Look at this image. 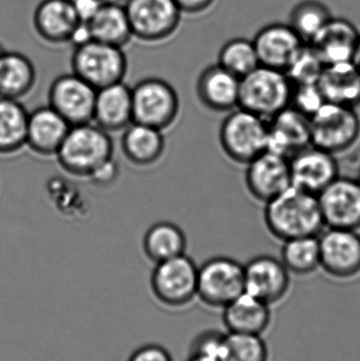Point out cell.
I'll return each instance as SVG.
<instances>
[{"instance_id": "obj_1", "label": "cell", "mask_w": 360, "mask_h": 361, "mask_svg": "<svg viewBox=\"0 0 360 361\" xmlns=\"http://www.w3.org/2000/svg\"><path fill=\"white\" fill-rule=\"evenodd\" d=\"M264 223L280 241L319 235L325 228L318 197L291 186L266 203Z\"/></svg>"}, {"instance_id": "obj_2", "label": "cell", "mask_w": 360, "mask_h": 361, "mask_svg": "<svg viewBox=\"0 0 360 361\" xmlns=\"http://www.w3.org/2000/svg\"><path fill=\"white\" fill-rule=\"evenodd\" d=\"M59 166L73 177L89 176L113 158V142L109 133L94 123L70 127L56 154Z\"/></svg>"}, {"instance_id": "obj_3", "label": "cell", "mask_w": 360, "mask_h": 361, "mask_svg": "<svg viewBox=\"0 0 360 361\" xmlns=\"http://www.w3.org/2000/svg\"><path fill=\"white\" fill-rule=\"evenodd\" d=\"M292 92L285 72L260 65L241 78L239 107L268 121L291 105Z\"/></svg>"}, {"instance_id": "obj_4", "label": "cell", "mask_w": 360, "mask_h": 361, "mask_svg": "<svg viewBox=\"0 0 360 361\" xmlns=\"http://www.w3.org/2000/svg\"><path fill=\"white\" fill-rule=\"evenodd\" d=\"M219 140L224 154L230 160L247 165L268 150V121L237 107L222 122Z\"/></svg>"}, {"instance_id": "obj_5", "label": "cell", "mask_w": 360, "mask_h": 361, "mask_svg": "<svg viewBox=\"0 0 360 361\" xmlns=\"http://www.w3.org/2000/svg\"><path fill=\"white\" fill-rule=\"evenodd\" d=\"M311 140L315 147L337 156L360 139V118L355 108L325 102L310 118Z\"/></svg>"}, {"instance_id": "obj_6", "label": "cell", "mask_w": 360, "mask_h": 361, "mask_svg": "<svg viewBox=\"0 0 360 361\" xmlns=\"http://www.w3.org/2000/svg\"><path fill=\"white\" fill-rule=\"evenodd\" d=\"M71 67L73 73L99 90L124 82L128 71V59L124 48L90 40L74 48Z\"/></svg>"}, {"instance_id": "obj_7", "label": "cell", "mask_w": 360, "mask_h": 361, "mask_svg": "<svg viewBox=\"0 0 360 361\" xmlns=\"http://www.w3.org/2000/svg\"><path fill=\"white\" fill-rule=\"evenodd\" d=\"M198 269L186 254L156 263L150 277L154 298L171 309H181L192 303L198 290Z\"/></svg>"}, {"instance_id": "obj_8", "label": "cell", "mask_w": 360, "mask_h": 361, "mask_svg": "<svg viewBox=\"0 0 360 361\" xmlns=\"http://www.w3.org/2000/svg\"><path fill=\"white\" fill-rule=\"evenodd\" d=\"M131 90L133 123L162 131L175 124L180 114V99L168 82L159 78H144Z\"/></svg>"}, {"instance_id": "obj_9", "label": "cell", "mask_w": 360, "mask_h": 361, "mask_svg": "<svg viewBox=\"0 0 360 361\" xmlns=\"http://www.w3.org/2000/svg\"><path fill=\"white\" fill-rule=\"evenodd\" d=\"M244 292V265L235 259L213 257L199 267L197 297L207 307L224 309Z\"/></svg>"}, {"instance_id": "obj_10", "label": "cell", "mask_w": 360, "mask_h": 361, "mask_svg": "<svg viewBox=\"0 0 360 361\" xmlns=\"http://www.w3.org/2000/svg\"><path fill=\"white\" fill-rule=\"evenodd\" d=\"M124 6L133 37L148 44L170 38L183 15L175 0H127Z\"/></svg>"}, {"instance_id": "obj_11", "label": "cell", "mask_w": 360, "mask_h": 361, "mask_svg": "<svg viewBox=\"0 0 360 361\" xmlns=\"http://www.w3.org/2000/svg\"><path fill=\"white\" fill-rule=\"evenodd\" d=\"M97 89L77 74H63L49 89V106L61 114L70 126L93 122Z\"/></svg>"}, {"instance_id": "obj_12", "label": "cell", "mask_w": 360, "mask_h": 361, "mask_svg": "<svg viewBox=\"0 0 360 361\" xmlns=\"http://www.w3.org/2000/svg\"><path fill=\"white\" fill-rule=\"evenodd\" d=\"M321 269L335 279L348 280L360 274V233L325 227L318 235Z\"/></svg>"}, {"instance_id": "obj_13", "label": "cell", "mask_w": 360, "mask_h": 361, "mask_svg": "<svg viewBox=\"0 0 360 361\" xmlns=\"http://www.w3.org/2000/svg\"><path fill=\"white\" fill-rule=\"evenodd\" d=\"M317 197L325 227L360 231V186L356 179L340 176Z\"/></svg>"}, {"instance_id": "obj_14", "label": "cell", "mask_w": 360, "mask_h": 361, "mask_svg": "<svg viewBox=\"0 0 360 361\" xmlns=\"http://www.w3.org/2000/svg\"><path fill=\"white\" fill-rule=\"evenodd\" d=\"M245 184L252 197L268 203L292 186L290 159L266 150L247 164Z\"/></svg>"}, {"instance_id": "obj_15", "label": "cell", "mask_w": 360, "mask_h": 361, "mask_svg": "<svg viewBox=\"0 0 360 361\" xmlns=\"http://www.w3.org/2000/svg\"><path fill=\"white\" fill-rule=\"evenodd\" d=\"M292 186L318 195L340 177V164L334 154L310 145L290 158Z\"/></svg>"}, {"instance_id": "obj_16", "label": "cell", "mask_w": 360, "mask_h": 361, "mask_svg": "<svg viewBox=\"0 0 360 361\" xmlns=\"http://www.w3.org/2000/svg\"><path fill=\"white\" fill-rule=\"evenodd\" d=\"M290 275L280 259L268 255L254 257L244 265L245 292L268 305H274L289 292Z\"/></svg>"}, {"instance_id": "obj_17", "label": "cell", "mask_w": 360, "mask_h": 361, "mask_svg": "<svg viewBox=\"0 0 360 361\" xmlns=\"http://www.w3.org/2000/svg\"><path fill=\"white\" fill-rule=\"evenodd\" d=\"M260 65L285 72L306 46L289 23H271L253 39Z\"/></svg>"}, {"instance_id": "obj_18", "label": "cell", "mask_w": 360, "mask_h": 361, "mask_svg": "<svg viewBox=\"0 0 360 361\" xmlns=\"http://www.w3.org/2000/svg\"><path fill=\"white\" fill-rule=\"evenodd\" d=\"M268 150L290 159L312 145L310 118L289 106L268 121Z\"/></svg>"}, {"instance_id": "obj_19", "label": "cell", "mask_w": 360, "mask_h": 361, "mask_svg": "<svg viewBox=\"0 0 360 361\" xmlns=\"http://www.w3.org/2000/svg\"><path fill=\"white\" fill-rule=\"evenodd\" d=\"M32 23L40 39L63 44H69L80 19L72 0H42L34 10Z\"/></svg>"}, {"instance_id": "obj_20", "label": "cell", "mask_w": 360, "mask_h": 361, "mask_svg": "<svg viewBox=\"0 0 360 361\" xmlns=\"http://www.w3.org/2000/svg\"><path fill=\"white\" fill-rule=\"evenodd\" d=\"M197 95L207 109L228 112L239 107L240 78L219 63L205 68L197 80Z\"/></svg>"}, {"instance_id": "obj_21", "label": "cell", "mask_w": 360, "mask_h": 361, "mask_svg": "<svg viewBox=\"0 0 360 361\" xmlns=\"http://www.w3.org/2000/svg\"><path fill=\"white\" fill-rule=\"evenodd\" d=\"M70 127L50 106L36 108L29 112L25 146L38 156H56Z\"/></svg>"}, {"instance_id": "obj_22", "label": "cell", "mask_w": 360, "mask_h": 361, "mask_svg": "<svg viewBox=\"0 0 360 361\" xmlns=\"http://www.w3.org/2000/svg\"><path fill=\"white\" fill-rule=\"evenodd\" d=\"M360 33L354 23L346 18L332 17L328 25L310 42L323 65L352 61Z\"/></svg>"}, {"instance_id": "obj_23", "label": "cell", "mask_w": 360, "mask_h": 361, "mask_svg": "<svg viewBox=\"0 0 360 361\" xmlns=\"http://www.w3.org/2000/svg\"><path fill=\"white\" fill-rule=\"evenodd\" d=\"M93 123L109 133L133 123L132 90L128 85L116 82L97 90Z\"/></svg>"}, {"instance_id": "obj_24", "label": "cell", "mask_w": 360, "mask_h": 361, "mask_svg": "<svg viewBox=\"0 0 360 361\" xmlns=\"http://www.w3.org/2000/svg\"><path fill=\"white\" fill-rule=\"evenodd\" d=\"M223 324L228 333L262 335L270 326V305L257 297L242 293L223 309Z\"/></svg>"}, {"instance_id": "obj_25", "label": "cell", "mask_w": 360, "mask_h": 361, "mask_svg": "<svg viewBox=\"0 0 360 361\" xmlns=\"http://www.w3.org/2000/svg\"><path fill=\"white\" fill-rule=\"evenodd\" d=\"M120 147L125 158L139 167L156 164L162 158L166 148L162 130L147 125L131 123L123 130Z\"/></svg>"}, {"instance_id": "obj_26", "label": "cell", "mask_w": 360, "mask_h": 361, "mask_svg": "<svg viewBox=\"0 0 360 361\" xmlns=\"http://www.w3.org/2000/svg\"><path fill=\"white\" fill-rule=\"evenodd\" d=\"M318 86L329 103L355 109L360 105V71L352 61L325 66Z\"/></svg>"}, {"instance_id": "obj_27", "label": "cell", "mask_w": 360, "mask_h": 361, "mask_svg": "<svg viewBox=\"0 0 360 361\" xmlns=\"http://www.w3.org/2000/svg\"><path fill=\"white\" fill-rule=\"evenodd\" d=\"M87 23L92 39L97 42L124 48L133 38L126 8L114 0H104Z\"/></svg>"}, {"instance_id": "obj_28", "label": "cell", "mask_w": 360, "mask_h": 361, "mask_svg": "<svg viewBox=\"0 0 360 361\" xmlns=\"http://www.w3.org/2000/svg\"><path fill=\"white\" fill-rule=\"evenodd\" d=\"M35 82V66L29 57L16 51H6L0 56V97L19 101Z\"/></svg>"}, {"instance_id": "obj_29", "label": "cell", "mask_w": 360, "mask_h": 361, "mask_svg": "<svg viewBox=\"0 0 360 361\" xmlns=\"http://www.w3.org/2000/svg\"><path fill=\"white\" fill-rule=\"evenodd\" d=\"M186 247L187 238L183 229L168 221L156 223L144 235V252L154 264L185 254Z\"/></svg>"}, {"instance_id": "obj_30", "label": "cell", "mask_w": 360, "mask_h": 361, "mask_svg": "<svg viewBox=\"0 0 360 361\" xmlns=\"http://www.w3.org/2000/svg\"><path fill=\"white\" fill-rule=\"evenodd\" d=\"M29 112L17 99L0 97V156H11L25 147Z\"/></svg>"}, {"instance_id": "obj_31", "label": "cell", "mask_w": 360, "mask_h": 361, "mask_svg": "<svg viewBox=\"0 0 360 361\" xmlns=\"http://www.w3.org/2000/svg\"><path fill=\"white\" fill-rule=\"evenodd\" d=\"M280 260L290 274L308 276L321 269L318 235L295 238L283 242Z\"/></svg>"}, {"instance_id": "obj_32", "label": "cell", "mask_w": 360, "mask_h": 361, "mask_svg": "<svg viewBox=\"0 0 360 361\" xmlns=\"http://www.w3.org/2000/svg\"><path fill=\"white\" fill-rule=\"evenodd\" d=\"M329 8L319 0H302L290 13L289 25L310 44L332 19Z\"/></svg>"}, {"instance_id": "obj_33", "label": "cell", "mask_w": 360, "mask_h": 361, "mask_svg": "<svg viewBox=\"0 0 360 361\" xmlns=\"http://www.w3.org/2000/svg\"><path fill=\"white\" fill-rule=\"evenodd\" d=\"M218 63L240 80L260 66L253 40L241 37L232 38L222 46Z\"/></svg>"}, {"instance_id": "obj_34", "label": "cell", "mask_w": 360, "mask_h": 361, "mask_svg": "<svg viewBox=\"0 0 360 361\" xmlns=\"http://www.w3.org/2000/svg\"><path fill=\"white\" fill-rule=\"evenodd\" d=\"M268 349L262 335L228 333L222 361H268Z\"/></svg>"}, {"instance_id": "obj_35", "label": "cell", "mask_w": 360, "mask_h": 361, "mask_svg": "<svg viewBox=\"0 0 360 361\" xmlns=\"http://www.w3.org/2000/svg\"><path fill=\"white\" fill-rule=\"evenodd\" d=\"M323 65L312 47L306 44L285 71L293 85L315 84L323 73Z\"/></svg>"}, {"instance_id": "obj_36", "label": "cell", "mask_w": 360, "mask_h": 361, "mask_svg": "<svg viewBox=\"0 0 360 361\" xmlns=\"http://www.w3.org/2000/svg\"><path fill=\"white\" fill-rule=\"evenodd\" d=\"M228 333L209 330L201 332L190 343V355L201 356L217 361H222L225 351Z\"/></svg>"}, {"instance_id": "obj_37", "label": "cell", "mask_w": 360, "mask_h": 361, "mask_svg": "<svg viewBox=\"0 0 360 361\" xmlns=\"http://www.w3.org/2000/svg\"><path fill=\"white\" fill-rule=\"evenodd\" d=\"M318 82L315 84L293 85L292 92V107L308 116H313L325 103Z\"/></svg>"}, {"instance_id": "obj_38", "label": "cell", "mask_w": 360, "mask_h": 361, "mask_svg": "<svg viewBox=\"0 0 360 361\" xmlns=\"http://www.w3.org/2000/svg\"><path fill=\"white\" fill-rule=\"evenodd\" d=\"M128 361H173V358L168 350L162 345L151 343L135 350Z\"/></svg>"}, {"instance_id": "obj_39", "label": "cell", "mask_w": 360, "mask_h": 361, "mask_svg": "<svg viewBox=\"0 0 360 361\" xmlns=\"http://www.w3.org/2000/svg\"><path fill=\"white\" fill-rule=\"evenodd\" d=\"M118 173H120L118 164L116 160H113V158H111L99 165L89 176L88 179L97 186H108L118 179Z\"/></svg>"}, {"instance_id": "obj_40", "label": "cell", "mask_w": 360, "mask_h": 361, "mask_svg": "<svg viewBox=\"0 0 360 361\" xmlns=\"http://www.w3.org/2000/svg\"><path fill=\"white\" fill-rule=\"evenodd\" d=\"M80 21L88 23L99 10L104 0H72Z\"/></svg>"}, {"instance_id": "obj_41", "label": "cell", "mask_w": 360, "mask_h": 361, "mask_svg": "<svg viewBox=\"0 0 360 361\" xmlns=\"http://www.w3.org/2000/svg\"><path fill=\"white\" fill-rule=\"evenodd\" d=\"M216 0H175L183 14L197 15L209 10Z\"/></svg>"}, {"instance_id": "obj_42", "label": "cell", "mask_w": 360, "mask_h": 361, "mask_svg": "<svg viewBox=\"0 0 360 361\" xmlns=\"http://www.w3.org/2000/svg\"><path fill=\"white\" fill-rule=\"evenodd\" d=\"M92 39L91 36L90 29H89L88 23L80 21L77 27L74 29L72 33L71 38H70L69 44H73L74 48L76 47L82 46Z\"/></svg>"}, {"instance_id": "obj_43", "label": "cell", "mask_w": 360, "mask_h": 361, "mask_svg": "<svg viewBox=\"0 0 360 361\" xmlns=\"http://www.w3.org/2000/svg\"><path fill=\"white\" fill-rule=\"evenodd\" d=\"M352 63L353 65H354L360 71V36L359 40H357L354 53H353Z\"/></svg>"}, {"instance_id": "obj_44", "label": "cell", "mask_w": 360, "mask_h": 361, "mask_svg": "<svg viewBox=\"0 0 360 361\" xmlns=\"http://www.w3.org/2000/svg\"><path fill=\"white\" fill-rule=\"evenodd\" d=\"M186 361H217L213 360H209V358L201 357V356L196 355H188Z\"/></svg>"}, {"instance_id": "obj_45", "label": "cell", "mask_w": 360, "mask_h": 361, "mask_svg": "<svg viewBox=\"0 0 360 361\" xmlns=\"http://www.w3.org/2000/svg\"><path fill=\"white\" fill-rule=\"evenodd\" d=\"M6 49H4V47L2 46L1 44H0V56H1L2 54H4V52H6Z\"/></svg>"}, {"instance_id": "obj_46", "label": "cell", "mask_w": 360, "mask_h": 361, "mask_svg": "<svg viewBox=\"0 0 360 361\" xmlns=\"http://www.w3.org/2000/svg\"><path fill=\"white\" fill-rule=\"evenodd\" d=\"M356 180H357V182H359V186H360V169H359V175H357V177H356Z\"/></svg>"}]
</instances>
